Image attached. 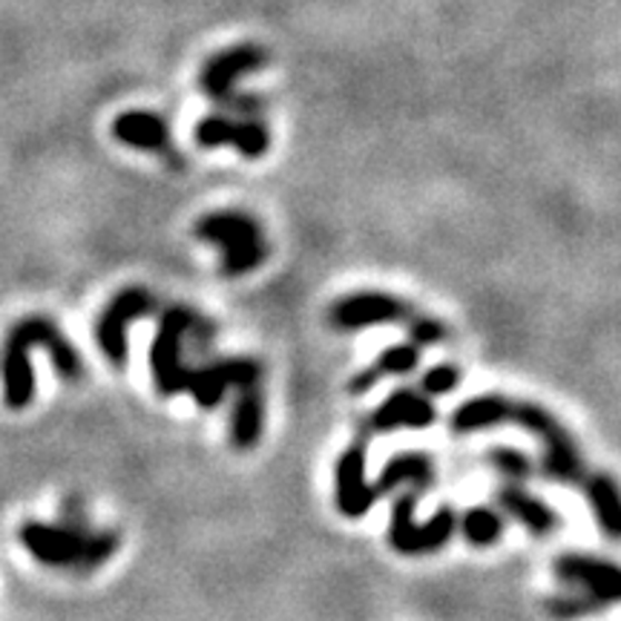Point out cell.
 <instances>
[{
    "label": "cell",
    "mask_w": 621,
    "mask_h": 621,
    "mask_svg": "<svg viewBox=\"0 0 621 621\" xmlns=\"http://www.w3.org/2000/svg\"><path fill=\"white\" fill-rule=\"evenodd\" d=\"M486 461H490L492 470L504 477L506 483H526L532 475H535V463H532L530 455H524L521 448L495 446L490 448Z\"/></svg>",
    "instance_id": "cell-21"
},
{
    "label": "cell",
    "mask_w": 621,
    "mask_h": 621,
    "mask_svg": "<svg viewBox=\"0 0 621 621\" xmlns=\"http://www.w3.org/2000/svg\"><path fill=\"white\" fill-rule=\"evenodd\" d=\"M263 383V363L250 357H219L207 359L205 366L187 372L185 392L194 394L201 408H216L228 388Z\"/></svg>",
    "instance_id": "cell-10"
},
{
    "label": "cell",
    "mask_w": 621,
    "mask_h": 621,
    "mask_svg": "<svg viewBox=\"0 0 621 621\" xmlns=\"http://www.w3.org/2000/svg\"><path fill=\"white\" fill-rule=\"evenodd\" d=\"M194 308H185V305H167L159 314V328H156V337L150 345V372L152 383H156V392L161 397H176V394L185 392V379L190 366H187V334L196 323Z\"/></svg>",
    "instance_id": "cell-6"
},
{
    "label": "cell",
    "mask_w": 621,
    "mask_h": 621,
    "mask_svg": "<svg viewBox=\"0 0 621 621\" xmlns=\"http://www.w3.org/2000/svg\"><path fill=\"white\" fill-rule=\"evenodd\" d=\"M112 136L121 145L132 147V150L145 152H161V156H172V138L170 125L159 112L150 110H127L112 121Z\"/></svg>",
    "instance_id": "cell-16"
},
{
    "label": "cell",
    "mask_w": 621,
    "mask_h": 621,
    "mask_svg": "<svg viewBox=\"0 0 621 621\" xmlns=\"http://www.w3.org/2000/svg\"><path fill=\"white\" fill-rule=\"evenodd\" d=\"M552 573L570 590L590 595L599 610L621 604V566L613 561L593 559L584 552H564L552 561Z\"/></svg>",
    "instance_id": "cell-9"
},
{
    "label": "cell",
    "mask_w": 621,
    "mask_h": 621,
    "mask_svg": "<svg viewBox=\"0 0 621 621\" xmlns=\"http://www.w3.org/2000/svg\"><path fill=\"white\" fill-rule=\"evenodd\" d=\"M159 308V299L156 294L147 288H138V285H130V288L118 290L116 297L107 303V308L98 314L96 319V339L98 348L110 366L125 368L127 363V328L136 319L147 317L152 310Z\"/></svg>",
    "instance_id": "cell-8"
},
{
    "label": "cell",
    "mask_w": 621,
    "mask_h": 621,
    "mask_svg": "<svg viewBox=\"0 0 621 621\" xmlns=\"http://www.w3.org/2000/svg\"><path fill=\"white\" fill-rule=\"evenodd\" d=\"M417 366H421V345H414L412 339H408V343H397L379 354L372 366L354 374V377L348 379V392H352L354 397H359V394H366L368 388L377 386L379 379L403 377V374H412Z\"/></svg>",
    "instance_id": "cell-19"
},
{
    "label": "cell",
    "mask_w": 621,
    "mask_h": 621,
    "mask_svg": "<svg viewBox=\"0 0 621 621\" xmlns=\"http://www.w3.org/2000/svg\"><path fill=\"white\" fill-rule=\"evenodd\" d=\"M270 56L263 43H239L230 47L219 56L207 58L205 67L199 72V87L207 98H214L216 103L225 101L236 92V83L245 76H254L259 69L268 67Z\"/></svg>",
    "instance_id": "cell-12"
},
{
    "label": "cell",
    "mask_w": 621,
    "mask_h": 621,
    "mask_svg": "<svg viewBox=\"0 0 621 621\" xmlns=\"http://www.w3.org/2000/svg\"><path fill=\"white\" fill-rule=\"evenodd\" d=\"M495 506L501 510V515H510L512 521L524 526L532 535H552L561 526L559 512L552 510L546 501H541L539 495H532L524 483H501L495 492Z\"/></svg>",
    "instance_id": "cell-15"
},
{
    "label": "cell",
    "mask_w": 621,
    "mask_h": 621,
    "mask_svg": "<svg viewBox=\"0 0 621 621\" xmlns=\"http://www.w3.org/2000/svg\"><path fill=\"white\" fill-rule=\"evenodd\" d=\"M437 421V408L432 397L421 388H397L379 403L374 412H368L359 421V435L363 441H372L374 435L394 432V428H426Z\"/></svg>",
    "instance_id": "cell-11"
},
{
    "label": "cell",
    "mask_w": 621,
    "mask_h": 621,
    "mask_svg": "<svg viewBox=\"0 0 621 621\" xmlns=\"http://www.w3.org/2000/svg\"><path fill=\"white\" fill-rule=\"evenodd\" d=\"M457 530L472 546H492L504 535V515L490 504H477L457 518Z\"/></svg>",
    "instance_id": "cell-20"
},
{
    "label": "cell",
    "mask_w": 621,
    "mask_h": 621,
    "mask_svg": "<svg viewBox=\"0 0 621 621\" xmlns=\"http://www.w3.org/2000/svg\"><path fill=\"white\" fill-rule=\"evenodd\" d=\"M366 443L363 437L345 446L334 466V501H337L339 515L363 518L379 497L374 495L372 483L366 477Z\"/></svg>",
    "instance_id": "cell-14"
},
{
    "label": "cell",
    "mask_w": 621,
    "mask_h": 621,
    "mask_svg": "<svg viewBox=\"0 0 621 621\" xmlns=\"http://www.w3.org/2000/svg\"><path fill=\"white\" fill-rule=\"evenodd\" d=\"M417 497H421L417 492L408 490L392 501L388 544L401 555H432V552H441L457 532V512L452 506H441L426 524H421L414 518Z\"/></svg>",
    "instance_id": "cell-7"
},
{
    "label": "cell",
    "mask_w": 621,
    "mask_h": 621,
    "mask_svg": "<svg viewBox=\"0 0 621 621\" xmlns=\"http://www.w3.org/2000/svg\"><path fill=\"white\" fill-rule=\"evenodd\" d=\"M18 541L38 564L76 575H90L116 555L121 546V532L92 530L90 524H69L58 518L56 524L23 521L18 526Z\"/></svg>",
    "instance_id": "cell-3"
},
{
    "label": "cell",
    "mask_w": 621,
    "mask_h": 621,
    "mask_svg": "<svg viewBox=\"0 0 621 621\" xmlns=\"http://www.w3.org/2000/svg\"><path fill=\"white\" fill-rule=\"evenodd\" d=\"M265 432V392L263 383L236 388L234 412H230V443L239 452H248Z\"/></svg>",
    "instance_id": "cell-18"
},
{
    "label": "cell",
    "mask_w": 621,
    "mask_h": 621,
    "mask_svg": "<svg viewBox=\"0 0 621 621\" xmlns=\"http://www.w3.org/2000/svg\"><path fill=\"white\" fill-rule=\"evenodd\" d=\"M463 372L455 366V363H441V366H432L426 374L421 377V392L426 397H443V394H452L457 386H461Z\"/></svg>",
    "instance_id": "cell-23"
},
{
    "label": "cell",
    "mask_w": 621,
    "mask_h": 621,
    "mask_svg": "<svg viewBox=\"0 0 621 621\" xmlns=\"http://www.w3.org/2000/svg\"><path fill=\"white\" fill-rule=\"evenodd\" d=\"M544 608L555 621H579L586 619V615L601 613L599 604H595L590 595L581 593V590H566V593L550 595V599L544 601Z\"/></svg>",
    "instance_id": "cell-22"
},
{
    "label": "cell",
    "mask_w": 621,
    "mask_h": 621,
    "mask_svg": "<svg viewBox=\"0 0 621 621\" xmlns=\"http://www.w3.org/2000/svg\"><path fill=\"white\" fill-rule=\"evenodd\" d=\"M32 348H43L52 357V366L63 379L83 377V357L72 339L58 328L56 319L32 314L12 325L3 339L0 354V377H3V403L7 408H27L34 401V372H32Z\"/></svg>",
    "instance_id": "cell-2"
},
{
    "label": "cell",
    "mask_w": 621,
    "mask_h": 621,
    "mask_svg": "<svg viewBox=\"0 0 621 621\" xmlns=\"http://www.w3.org/2000/svg\"><path fill=\"white\" fill-rule=\"evenodd\" d=\"M492 426L526 428L541 443V472L550 481L575 486L584 492L586 504L604 535L621 541V486L608 472L590 470L579 441L570 428L550 412L532 401L510 397V394H481L461 403L452 414V432L472 435Z\"/></svg>",
    "instance_id": "cell-1"
},
{
    "label": "cell",
    "mask_w": 621,
    "mask_h": 621,
    "mask_svg": "<svg viewBox=\"0 0 621 621\" xmlns=\"http://www.w3.org/2000/svg\"><path fill=\"white\" fill-rule=\"evenodd\" d=\"M196 145L207 150L234 147L245 159H263L270 150V132L259 118H230L228 112H216L196 125Z\"/></svg>",
    "instance_id": "cell-13"
},
{
    "label": "cell",
    "mask_w": 621,
    "mask_h": 621,
    "mask_svg": "<svg viewBox=\"0 0 621 621\" xmlns=\"http://www.w3.org/2000/svg\"><path fill=\"white\" fill-rule=\"evenodd\" d=\"M328 325L337 332H359L372 325H401L406 328L414 345H441L448 339V328L443 319L432 317L417 305L394 297L386 290H354L345 297L334 299L328 308Z\"/></svg>",
    "instance_id": "cell-4"
},
{
    "label": "cell",
    "mask_w": 621,
    "mask_h": 621,
    "mask_svg": "<svg viewBox=\"0 0 621 621\" xmlns=\"http://www.w3.org/2000/svg\"><path fill=\"white\" fill-rule=\"evenodd\" d=\"M435 477V461H432L426 452H401V455H394L392 461L379 470L377 481L372 483V490L374 495L383 497L388 495V492L401 490V486H408L412 492L423 495V492L432 490Z\"/></svg>",
    "instance_id": "cell-17"
},
{
    "label": "cell",
    "mask_w": 621,
    "mask_h": 621,
    "mask_svg": "<svg viewBox=\"0 0 621 621\" xmlns=\"http://www.w3.org/2000/svg\"><path fill=\"white\" fill-rule=\"evenodd\" d=\"M196 239L210 241L221 250V274L245 276L250 270L263 268L270 256V245L263 234V225L239 210H219L207 214L196 221Z\"/></svg>",
    "instance_id": "cell-5"
}]
</instances>
